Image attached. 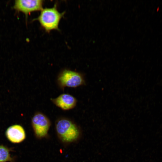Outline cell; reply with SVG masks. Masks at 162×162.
I'll return each instance as SVG.
<instances>
[{"mask_svg": "<svg viewBox=\"0 0 162 162\" xmlns=\"http://www.w3.org/2000/svg\"><path fill=\"white\" fill-rule=\"evenodd\" d=\"M31 122L34 134L37 138L41 139L47 136L51 123L46 116L41 112H37L32 117Z\"/></svg>", "mask_w": 162, "mask_h": 162, "instance_id": "cell-4", "label": "cell"}, {"mask_svg": "<svg viewBox=\"0 0 162 162\" xmlns=\"http://www.w3.org/2000/svg\"><path fill=\"white\" fill-rule=\"evenodd\" d=\"M5 135L7 139L14 143H19L26 139V134L24 128L20 124H14L6 130Z\"/></svg>", "mask_w": 162, "mask_h": 162, "instance_id": "cell-6", "label": "cell"}, {"mask_svg": "<svg viewBox=\"0 0 162 162\" xmlns=\"http://www.w3.org/2000/svg\"><path fill=\"white\" fill-rule=\"evenodd\" d=\"M65 12L61 13L58 10L56 4L50 8H43L38 16L36 19L46 32L53 30H58L60 20Z\"/></svg>", "mask_w": 162, "mask_h": 162, "instance_id": "cell-2", "label": "cell"}, {"mask_svg": "<svg viewBox=\"0 0 162 162\" xmlns=\"http://www.w3.org/2000/svg\"><path fill=\"white\" fill-rule=\"evenodd\" d=\"M43 4V1L41 0H16L14 8L18 11L23 12L26 16L32 12L41 10Z\"/></svg>", "mask_w": 162, "mask_h": 162, "instance_id": "cell-5", "label": "cell"}, {"mask_svg": "<svg viewBox=\"0 0 162 162\" xmlns=\"http://www.w3.org/2000/svg\"><path fill=\"white\" fill-rule=\"evenodd\" d=\"M57 80L58 85L62 88H76L85 84L82 74L68 69L62 71L58 75Z\"/></svg>", "mask_w": 162, "mask_h": 162, "instance_id": "cell-3", "label": "cell"}, {"mask_svg": "<svg viewBox=\"0 0 162 162\" xmlns=\"http://www.w3.org/2000/svg\"><path fill=\"white\" fill-rule=\"evenodd\" d=\"M51 100L56 106L64 110L74 108L77 103L76 99L67 93L62 94L56 98L51 99Z\"/></svg>", "mask_w": 162, "mask_h": 162, "instance_id": "cell-7", "label": "cell"}, {"mask_svg": "<svg viewBox=\"0 0 162 162\" xmlns=\"http://www.w3.org/2000/svg\"><path fill=\"white\" fill-rule=\"evenodd\" d=\"M12 151V148L3 145H0V162H14V158L10 154Z\"/></svg>", "mask_w": 162, "mask_h": 162, "instance_id": "cell-8", "label": "cell"}, {"mask_svg": "<svg viewBox=\"0 0 162 162\" xmlns=\"http://www.w3.org/2000/svg\"><path fill=\"white\" fill-rule=\"evenodd\" d=\"M56 129L58 137L65 143L74 142L81 135L79 128L72 121L66 118L58 120L56 123Z\"/></svg>", "mask_w": 162, "mask_h": 162, "instance_id": "cell-1", "label": "cell"}]
</instances>
